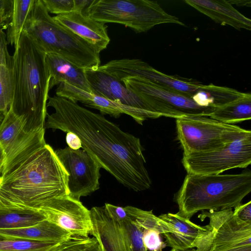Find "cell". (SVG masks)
Here are the masks:
<instances>
[{
    "mask_svg": "<svg viewBox=\"0 0 251 251\" xmlns=\"http://www.w3.org/2000/svg\"><path fill=\"white\" fill-rule=\"evenodd\" d=\"M47 106L54 112L47 113L45 128L75 133L82 149L126 187L137 192L150 188L151 180L139 138L66 98L49 96Z\"/></svg>",
    "mask_w": 251,
    "mask_h": 251,
    "instance_id": "cell-1",
    "label": "cell"
},
{
    "mask_svg": "<svg viewBox=\"0 0 251 251\" xmlns=\"http://www.w3.org/2000/svg\"><path fill=\"white\" fill-rule=\"evenodd\" d=\"M68 175L48 144L0 175V210H38L50 200L69 195Z\"/></svg>",
    "mask_w": 251,
    "mask_h": 251,
    "instance_id": "cell-2",
    "label": "cell"
},
{
    "mask_svg": "<svg viewBox=\"0 0 251 251\" xmlns=\"http://www.w3.org/2000/svg\"><path fill=\"white\" fill-rule=\"evenodd\" d=\"M46 53L22 32L13 55V89L10 108L26 132L45 129L50 75Z\"/></svg>",
    "mask_w": 251,
    "mask_h": 251,
    "instance_id": "cell-3",
    "label": "cell"
},
{
    "mask_svg": "<svg viewBox=\"0 0 251 251\" xmlns=\"http://www.w3.org/2000/svg\"><path fill=\"white\" fill-rule=\"evenodd\" d=\"M125 208L128 217L115 221L104 206L90 210V234L97 241L100 251H163L167 246L164 234L171 228L152 210L132 206Z\"/></svg>",
    "mask_w": 251,
    "mask_h": 251,
    "instance_id": "cell-4",
    "label": "cell"
},
{
    "mask_svg": "<svg viewBox=\"0 0 251 251\" xmlns=\"http://www.w3.org/2000/svg\"><path fill=\"white\" fill-rule=\"evenodd\" d=\"M251 191V171L237 174H187L176 194L178 213L190 219L203 210L232 208Z\"/></svg>",
    "mask_w": 251,
    "mask_h": 251,
    "instance_id": "cell-5",
    "label": "cell"
},
{
    "mask_svg": "<svg viewBox=\"0 0 251 251\" xmlns=\"http://www.w3.org/2000/svg\"><path fill=\"white\" fill-rule=\"evenodd\" d=\"M23 32L46 54H57L85 70H94L100 66V53L96 49L56 22L42 0H34Z\"/></svg>",
    "mask_w": 251,
    "mask_h": 251,
    "instance_id": "cell-6",
    "label": "cell"
},
{
    "mask_svg": "<svg viewBox=\"0 0 251 251\" xmlns=\"http://www.w3.org/2000/svg\"><path fill=\"white\" fill-rule=\"evenodd\" d=\"M84 13L99 22L121 24L137 33L163 24L184 25L157 2L149 0H93Z\"/></svg>",
    "mask_w": 251,
    "mask_h": 251,
    "instance_id": "cell-7",
    "label": "cell"
},
{
    "mask_svg": "<svg viewBox=\"0 0 251 251\" xmlns=\"http://www.w3.org/2000/svg\"><path fill=\"white\" fill-rule=\"evenodd\" d=\"M176 119L177 138L183 154L221 148L250 130L207 116H183Z\"/></svg>",
    "mask_w": 251,
    "mask_h": 251,
    "instance_id": "cell-8",
    "label": "cell"
},
{
    "mask_svg": "<svg viewBox=\"0 0 251 251\" xmlns=\"http://www.w3.org/2000/svg\"><path fill=\"white\" fill-rule=\"evenodd\" d=\"M199 218L209 219L210 231L196 251H251V224L238 218L232 208L204 211Z\"/></svg>",
    "mask_w": 251,
    "mask_h": 251,
    "instance_id": "cell-9",
    "label": "cell"
},
{
    "mask_svg": "<svg viewBox=\"0 0 251 251\" xmlns=\"http://www.w3.org/2000/svg\"><path fill=\"white\" fill-rule=\"evenodd\" d=\"M181 162L189 174L217 175L247 168L251 163V131L221 148L183 154Z\"/></svg>",
    "mask_w": 251,
    "mask_h": 251,
    "instance_id": "cell-10",
    "label": "cell"
},
{
    "mask_svg": "<svg viewBox=\"0 0 251 251\" xmlns=\"http://www.w3.org/2000/svg\"><path fill=\"white\" fill-rule=\"evenodd\" d=\"M121 82L161 117L175 119L191 116L209 117L216 108L201 107L189 97L166 89L139 76L127 77Z\"/></svg>",
    "mask_w": 251,
    "mask_h": 251,
    "instance_id": "cell-11",
    "label": "cell"
},
{
    "mask_svg": "<svg viewBox=\"0 0 251 251\" xmlns=\"http://www.w3.org/2000/svg\"><path fill=\"white\" fill-rule=\"evenodd\" d=\"M24 127L22 119L9 109L0 126V175L46 144L45 129L26 132Z\"/></svg>",
    "mask_w": 251,
    "mask_h": 251,
    "instance_id": "cell-12",
    "label": "cell"
},
{
    "mask_svg": "<svg viewBox=\"0 0 251 251\" xmlns=\"http://www.w3.org/2000/svg\"><path fill=\"white\" fill-rule=\"evenodd\" d=\"M102 70L121 82L127 77L139 76L191 99L208 87V85H203L199 82L166 75L139 59L112 60L104 64Z\"/></svg>",
    "mask_w": 251,
    "mask_h": 251,
    "instance_id": "cell-13",
    "label": "cell"
},
{
    "mask_svg": "<svg viewBox=\"0 0 251 251\" xmlns=\"http://www.w3.org/2000/svg\"><path fill=\"white\" fill-rule=\"evenodd\" d=\"M68 175L69 196L80 200L100 188L101 167L98 162L83 149L73 150L66 147L54 151Z\"/></svg>",
    "mask_w": 251,
    "mask_h": 251,
    "instance_id": "cell-14",
    "label": "cell"
},
{
    "mask_svg": "<svg viewBox=\"0 0 251 251\" xmlns=\"http://www.w3.org/2000/svg\"><path fill=\"white\" fill-rule=\"evenodd\" d=\"M46 220L67 230L72 235L88 237L92 223L90 210L80 200L68 195L53 198L38 211Z\"/></svg>",
    "mask_w": 251,
    "mask_h": 251,
    "instance_id": "cell-15",
    "label": "cell"
},
{
    "mask_svg": "<svg viewBox=\"0 0 251 251\" xmlns=\"http://www.w3.org/2000/svg\"><path fill=\"white\" fill-rule=\"evenodd\" d=\"M56 95L99 110L102 114L117 118L125 114L131 117L138 124L143 125L148 119L161 117L156 112L148 111L124 105L103 97L87 92L67 83H61L56 89Z\"/></svg>",
    "mask_w": 251,
    "mask_h": 251,
    "instance_id": "cell-16",
    "label": "cell"
},
{
    "mask_svg": "<svg viewBox=\"0 0 251 251\" xmlns=\"http://www.w3.org/2000/svg\"><path fill=\"white\" fill-rule=\"evenodd\" d=\"M85 72L92 94L126 106L156 112L143 99L112 76L97 70L87 69Z\"/></svg>",
    "mask_w": 251,
    "mask_h": 251,
    "instance_id": "cell-17",
    "label": "cell"
},
{
    "mask_svg": "<svg viewBox=\"0 0 251 251\" xmlns=\"http://www.w3.org/2000/svg\"><path fill=\"white\" fill-rule=\"evenodd\" d=\"M53 18L60 25L92 45L100 53L107 48L110 42L107 26L103 23L87 16L83 12L73 11Z\"/></svg>",
    "mask_w": 251,
    "mask_h": 251,
    "instance_id": "cell-18",
    "label": "cell"
},
{
    "mask_svg": "<svg viewBox=\"0 0 251 251\" xmlns=\"http://www.w3.org/2000/svg\"><path fill=\"white\" fill-rule=\"evenodd\" d=\"M158 217L172 229L164 234L167 246L172 249L195 248L210 231L207 225H197L178 212L163 214Z\"/></svg>",
    "mask_w": 251,
    "mask_h": 251,
    "instance_id": "cell-19",
    "label": "cell"
},
{
    "mask_svg": "<svg viewBox=\"0 0 251 251\" xmlns=\"http://www.w3.org/2000/svg\"><path fill=\"white\" fill-rule=\"evenodd\" d=\"M184 2L216 23L238 30H251V21L226 0H185Z\"/></svg>",
    "mask_w": 251,
    "mask_h": 251,
    "instance_id": "cell-20",
    "label": "cell"
},
{
    "mask_svg": "<svg viewBox=\"0 0 251 251\" xmlns=\"http://www.w3.org/2000/svg\"><path fill=\"white\" fill-rule=\"evenodd\" d=\"M46 61L50 75V89L65 82L92 93L85 69L54 53H47Z\"/></svg>",
    "mask_w": 251,
    "mask_h": 251,
    "instance_id": "cell-21",
    "label": "cell"
},
{
    "mask_svg": "<svg viewBox=\"0 0 251 251\" xmlns=\"http://www.w3.org/2000/svg\"><path fill=\"white\" fill-rule=\"evenodd\" d=\"M0 235L29 240L59 242L66 240L72 234L46 219L32 226L0 229Z\"/></svg>",
    "mask_w": 251,
    "mask_h": 251,
    "instance_id": "cell-22",
    "label": "cell"
},
{
    "mask_svg": "<svg viewBox=\"0 0 251 251\" xmlns=\"http://www.w3.org/2000/svg\"><path fill=\"white\" fill-rule=\"evenodd\" d=\"M6 33L0 29V113L9 110L13 96V58L8 50Z\"/></svg>",
    "mask_w": 251,
    "mask_h": 251,
    "instance_id": "cell-23",
    "label": "cell"
},
{
    "mask_svg": "<svg viewBox=\"0 0 251 251\" xmlns=\"http://www.w3.org/2000/svg\"><path fill=\"white\" fill-rule=\"evenodd\" d=\"M209 117L223 123L233 125L251 119V94L244 93L235 100L216 108Z\"/></svg>",
    "mask_w": 251,
    "mask_h": 251,
    "instance_id": "cell-24",
    "label": "cell"
},
{
    "mask_svg": "<svg viewBox=\"0 0 251 251\" xmlns=\"http://www.w3.org/2000/svg\"><path fill=\"white\" fill-rule=\"evenodd\" d=\"M34 0H13L12 14L6 29V39L8 44L15 49L22 33L27 17Z\"/></svg>",
    "mask_w": 251,
    "mask_h": 251,
    "instance_id": "cell-25",
    "label": "cell"
},
{
    "mask_svg": "<svg viewBox=\"0 0 251 251\" xmlns=\"http://www.w3.org/2000/svg\"><path fill=\"white\" fill-rule=\"evenodd\" d=\"M46 220L39 212L0 210V229H10L34 226Z\"/></svg>",
    "mask_w": 251,
    "mask_h": 251,
    "instance_id": "cell-26",
    "label": "cell"
},
{
    "mask_svg": "<svg viewBox=\"0 0 251 251\" xmlns=\"http://www.w3.org/2000/svg\"><path fill=\"white\" fill-rule=\"evenodd\" d=\"M60 242L29 240L0 235V251H48Z\"/></svg>",
    "mask_w": 251,
    "mask_h": 251,
    "instance_id": "cell-27",
    "label": "cell"
},
{
    "mask_svg": "<svg viewBox=\"0 0 251 251\" xmlns=\"http://www.w3.org/2000/svg\"><path fill=\"white\" fill-rule=\"evenodd\" d=\"M48 251H100V250L94 237L71 235Z\"/></svg>",
    "mask_w": 251,
    "mask_h": 251,
    "instance_id": "cell-28",
    "label": "cell"
},
{
    "mask_svg": "<svg viewBox=\"0 0 251 251\" xmlns=\"http://www.w3.org/2000/svg\"><path fill=\"white\" fill-rule=\"evenodd\" d=\"M48 12L58 15L71 13L74 10V0H42Z\"/></svg>",
    "mask_w": 251,
    "mask_h": 251,
    "instance_id": "cell-29",
    "label": "cell"
},
{
    "mask_svg": "<svg viewBox=\"0 0 251 251\" xmlns=\"http://www.w3.org/2000/svg\"><path fill=\"white\" fill-rule=\"evenodd\" d=\"M12 9L13 0H0V29H7L11 20Z\"/></svg>",
    "mask_w": 251,
    "mask_h": 251,
    "instance_id": "cell-30",
    "label": "cell"
},
{
    "mask_svg": "<svg viewBox=\"0 0 251 251\" xmlns=\"http://www.w3.org/2000/svg\"><path fill=\"white\" fill-rule=\"evenodd\" d=\"M109 216L115 221L120 222L126 220L128 215L125 207L105 203L104 206Z\"/></svg>",
    "mask_w": 251,
    "mask_h": 251,
    "instance_id": "cell-31",
    "label": "cell"
},
{
    "mask_svg": "<svg viewBox=\"0 0 251 251\" xmlns=\"http://www.w3.org/2000/svg\"><path fill=\"white\" fill-rule=\"evenodd\" d=\"M233 214L241 221L251 224V201L240 204L234 207Z\"/></svg>",
    "mask_w": 251,
    "mask_h": 251,
    "instance_id": "cell-32",
    "label": "cell"
},
{
    "mask_svg": "<svg viewBox=\"0 0 251 251\" xmlns=\"http://www.w3.org/2000/svg\"><path fill=\"white\" fill-rule=\"evenodd\" d=\"M66 139L68 147L72 149L78 150L82 148L81 141L75 133L71 132H67Z\"/></svg>",
    "mask_w": 251,
    "mask_h": 251,
    "instance_id": "cell-33",
    "label": "cell"
},
{
    "mask_svg": "<svg viewBox=\"0 0 251 251\" xmlns=\"http://www.w3.org/2000/svg\"><path fill=\"white\" fill-rule=\"evenodd\" d=\"M93 0H74V11L83 12L91 4Z\"/></svg>",
    "mask_w": 251,
    "mask_h": 251,
    "instance_id": "cell-34",
    "label": "cell"
},
{
    "mask_svg": "<svg viewBox=\"0 0 251 251\" xmlns=\"http://www.w3.org/2000/svg\"><path fill=\"white\" fill-rule=\"evenodd\" d=\"M230 3L233 2V3H236V4H239V5H246L248 6V1L247 0H228Z\"/></svg>",
    "mask_w": 251,
    "mask_h": 251,
    "instance_id": "cell-35",
    "label": "cell"
},
{
    "mask_svg": "<svg viewBox=\"0 0 251 251\" xmlns=\"http://www.w3.org/2000/svg\"><path fill=\"white\" fill-rule=\"evenodd\" d=\"M170 251H196V250L194 248L189 249H172Z\"/></svg>",
    "mask_w": 251,
    "mask_h": 251,
    "instance_id": "cell-36",
    "label": "cell"
},
{
    "mask_svg": "<svg viewBox=\"0 0 251 251\" xmlns=\"http://www.w3.org/2000/svg\"><path fill=\"white\" fill-rule=\"evenodd\" d=\"M4 117V115L0 113V126L2 122Z\"/></svg>",
    "mask_w": 251,
    "mask_h": 251,
    "instance_id": "cell-37",
    "label": "cell"
},
{
    "mask_svg": "<svg viewBox=\"0 0 251 251\" xmlns=\"http://www.w3.org/2000/svg\"><path fill=\"white\" fill-rule=\"evenodd\" d=\"M2 150L0 147V159L2 156Z\"/></svg>",
    "mask_w": 251,
    "mask_h": 251,
    "instance_id": "cell-38",
    "label": "cell"
}]
</instances>
